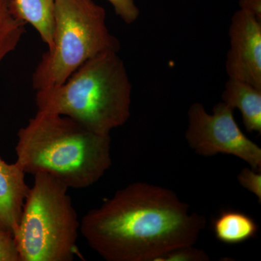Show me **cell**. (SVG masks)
Segmentation results:
<instances>
[{
  "instance_id": "cell-1",
  "label": "cell",
  "mask_w": 261,
  "mask_h": 261,
  "mask_svg": "<svg viewBox=\"0 0 261 261\" xmlns=\"http://www.w3.org/2000/svg\"><path fill=\"white\" fill-rule=\"evenodd\" d=\"M205 225L172 190L135 182L84 215L80 233L105 260L156 261L195 245Z\"/></svg>"
},
{
  "instance_id": "cell-2",
  "label": "cell",
  "mask_w": 261,
  "mask_h": 261,
  "mask_svg": "<svg viewBox=\"0 0 261 261\" xmlns=\"http://www.w3.org/2000/svg\"><path fill=\"white\" fill-rule=\"evenodd\" d=\"M110 134L94 132L69 117L38 112L18 132V166L44 173L69 189L82 190L102 177L112 164Z\"/></svg>"
},
{
  "instance_id": "cell-3",
  "label": "cell",
  "mask_w": 261,
  "mask_h": 261,
  "mask_svg": "<svg viewBox=\"0 0 261 261\" xmlns=\"http://www.w3.org/2000/svg\"><path fill=\"white\" fill-rule=\"evenodd\" d=\"M132 86L118 51H108L81 65L63 84L37 91L38 112L69 117L107 135L129 119Z\"/></svg>"
},
{
  "instance_id": "cell-4",
  "label": "cell",
  "mask_w": 261,
  "mask_h": 261,
  "mask_svg": "<svg viewBox=\"0 0 261 261\" xmlns=\"http://www.w3.org/2000/svg\"><path fill=\"white\" fill-rule=\"evenodd\" d=\"M54 19L53 45L32 74L36 91L60 85L91 58L120 49L106 10L93 0H56Z\"/></svg>"
},
{
  "instance_id": "cell-5",
  "label": "cell",
  "mask_w": 261,
  "mask_h": 261,
  "mask_svg": "<svg viewBox=\"0 0 261 261\" xmlns=\"http://www.w3.org/2000/svg\"><path fill=\"white\" fill-rule=\"evenodd\" d=\"M13 237L20 261H72L80 221L68 188L47 173L34 175Z\"/></svg>"
},
{
  "instance_id": "cell-6",
  "label": "cell",
  "mask_w": 261,
  "mask_h": 261,
  "mask_svg": "<svg viewBox=\"0 0 261 261\" xmlns=\"http://www.w3.org/2000/svg\"><path fill=\"white\" fill-rule=\"evenodd\" d=\"M233 111L221 102L214 106L213 114H209L200 103L192 104L188 111L187 142L200 155L231 154L246 162L254 171H260V147L242 132Z\"/></svg>"
},
{
  "instance_id": "cell-7",
  "label": "cell",
  "mask_w": 261,
  "mask_h": 261,
  "mask_svg": "<svg viewBox=\"0 0 261 261\" xmlns=\"http://www.w3.org/2000/svg\"><path fill=\"white\" fill-rule=\"evenodd\" d=\"M228 34V78L261 89V20L240 9L231 18Z\"/></svg>"
},
{
  "instance_id": "cell-8",
  "label": "cell",
  "mask_w": 261,
  "mask_h": 261,
  "mask_svg": "<svg viewBox=\"0 0 261 261\" xmlns=\"http://www.w3.org/2000/svg\"><path fill=\"white\" fill-rule=\"evenodd\" d=\"M25 175L16 163L8 164L0 158V229L13 234L30 190Z\"/></svg>"
},
{
  "instance_id": "cell-9",
  "label": "cell",
  "mask_w": 261,
  "mask_h": 261,
  "mask_svg": "<svg viewBox=\"0 0 261 261\" xmlns=\"http://www.w3.org/2000/svg\"><path fill=\"white\" fill-rule=\"evenodd\" d=\"M223 102L242 113L247 132L261 134V89L240 81L228 79L222 94Z\"/></svg>"
},
{
  "instance_id": "cell-10",
  "label": "cell",
  "mask_w": 261,
  "mask_h": 261,
  "mask_svg": "<svg viewBox=\"0 0 261 261\" xmlns=\"http://www.w3.org/2000/svg\"><path fill=\"white\" fill-rule=\"evenodd\" d=\"M56 0H11L15 16L37 30L48 49L53 45Z\"/></svg>"
},
{
  "instance_id": "cell-11",
  "label": "cell",
  "mask_w": 261,
  "mask_h": 261,
  "mask_svg": "<svg viewBox=\"0 0 261 261\" xmlns=\"http://www.w3.org/2000/svg\"><path fill=\"white\" fill-rule=\"evenodd\" d=\"M215 236L221 243L236 245L255 237L258 226L252 218L243 212L225 211L213 224Z\"/></svg>"
},
{
  "instance_id": "cell-12",
  "label": "cell",
  "mask_w": 261,
  "mask_h": 261,
  "mask_svg": "<svg viewBox=\"0 0 261 261\" xmlns=\"http://www.w3.org/2000/svg\"><path fill=\"white\" fill-rule=\"evenodd\" d=\"M11 0H0V65L18 47L25 33L27 23L16 18Z\"/></svg>"
},
{
  "instance_id": "cell-13",
  "label": "cell",
  "mask_w": 261,
  "mask_h": 261,
  "mask_svg": "<svg viewBox=\"0 0 261 261\" xmlns=\"http://www.w3.org/2000/svg\"><path fill=\"white\" fill-rule=\"evenodd\" d=\"M209 256L205 251L195 248L193 245L179 247L168 252L156 261H207Z\"/></svg>"
},
{
  "instance_id": "cell-14",
  "label": "cell",
  "mask_w": 261,
  "mask_h": 261,
  "mask_svg": "<svg viewBox=\"0 0 261 261\" xmlns=\"http://www.w3.org/2000/svg\"><path fill=\"white\" fill-rule=\"evenodd\" d=\"M116 14L126 24L135 23L140 16V10L134 0H108Z\"/></svg>"
},
{
  "instance_id": "cell-15",
  "label": "cell",
  "mask_w": 261,
  "mask_h": 261,
  "mask_svg": "<svg viewBox=\"0 0 261 261\" xmlns=\"http://www.w3.org/2000/svg\"><path fill=\"white\" fill-rule=\"evenodd\" d=\"M239 183L256 196L259 202H261V173L249 168H243L238 176Z\"/></svg>"
},
{
  "instance_id": "cell-16",
  "label": "cell",
  "mask_w": 261,
  "mask_h": 261,
  "mask_svg": "<svg viewBox=\"0 0 261 261\" xmlns=\"http://www.w3.org/2000/svg\"><path fill=\"white\" fill-rule=\"evenodd\" d=\"M0 261H20L13 233L3 229H0Z\"/></svg>"
},
{
  "instance_id": "cell-17",
  "label": "cell",
  "mask_w": 261,
  "mask_h": 261,
  "mask_svg": "<svg viewBox=\"0 0 261 261\" xmlns=\"http://www.w3.org/2000/svg\"><path fill=\"white\" fill-rule=\"evenodd\" d=\"M240 10L261 20V0H240Z\"/></svg>"
}]
</instances>
